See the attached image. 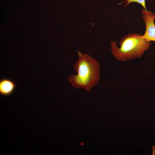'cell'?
Returning <instances> with one entry per match:
<instances>
[{"label": "cell", "instance_id": "obj_1", "mask_svg": "<svg viewBox=\"0 0 155 155\" xmlns=\"http://www.w3.org/2000/svg\"><path fill=\"white\" fill-rule=\"evenodd\" d=\"M78 59L73 67L77 73L70 75L68 81L75 88L90 91L100 80V67L98 61L88 54L77 50Z\"/></svg>", "mask_w": 155, "mask_h": 155}, {"label": "cell", "instance_id": "obj_2", "mask_svg": "<svg viewBox=\"0 0 155 155\" xmlns=\"http://www.w3.org/2000/svg\"><path fill=\"white\" fill-rule=\"evenodd\" d=\"M142 35L136 33L128 34L121 38L119 47L117 45L115 41H112L111 52L113 56L117 60L123 62L142 57L151 45V41L145 40Z\"/></svg>", "mask_w": 155, "mask_h": 155}, {"label": "cell", "instance_id": "obj_3", "mask_svg": "<svg viewBox=\"0 0 155 155\" xmlns=\"http://www.w3.org/2000/svg\"><path fill=\"white\" fill-rule=\"evenodd\" d=\"M142 17L146 25V30L142 37L148 41L155 42V13L142 9Z\"/></svg>", "mask_w": 155, "mask_h": 155}, {"label": "cell", "instance_id": "obj_4", "mask_svg": "<svg viewBox=\"0 0 155 155\" xmlns=\"http://www.w3.org/2000/svg\"><path fill=\"white\" fill-rule=\"evenodd\" d=\"M16 84L14 82L7 78L1 79L0 81V93L4 96L11 94L14 91Z\"/></svg>", "mask_w": 155, "mask_h": 155}, {"label": "cell", "instance_id": "obj_5", "mask_svg": "<svg viewBox=\"0 0 155 155\" xmlns=\"http://www.w3.org/2000/svg\"><path fill=\"white\" fill-rule=\"evenodd\" d=\"M125 2H126V3L125 5V6H126L131 3L136 2L141 5L144 7V9L147 10L146 6L145 0H126L124 1L119 3L118 4H120Z\"/></svg>", "mask_w": 155, "mask_h": 155}, {"label": "cell", "instance_id": "obj_6", "mask_svg": "<svg viewBox=\"0 0 155 155\" xmlns=\"http://www.w3.org/2000/svg\"><path fill=\"white\" fill-rule=\"evenodd\" d=\"M152 155H155V145L153 146L152 147Z\"/></svg>", "mask_w": 155, "mask_h": 155}]
</instances>
